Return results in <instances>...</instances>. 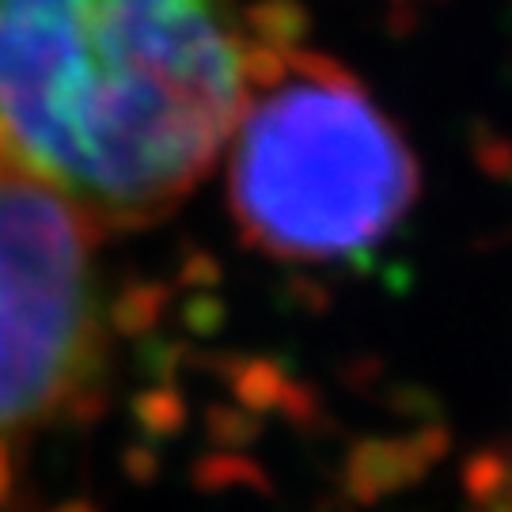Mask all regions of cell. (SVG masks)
Returning a JSON list of instances; mask_svg holds the SVG:
<instances>
[{"label":"cell","instance_id":"6da1fadb","mask_svg":"<svg viewBox=\"0 0 512 512\" xmlns=\"http://www.w3.org/2000/svg\"><path fill=\"white\" fill-rule=\"evenodd\" d=\"M266 4L0 0V160L99 224H148L224 160Z\"/></svg>","mask_w":512,"mask_h":512},{"label":"cell","instance_id":"7a4b0ae2","mask_svg":"<svg viewBox=\"0 0 512 512\" xmlns=\"http://www.w3.org/2000/svg\"><path fill=\"white\" fill-rule=\"evenodd\" d=\"M243 239L277 262H346L387 239L418 202L406 137L338 57L262 8L243 110L224 148Z\"/></svg>","mask_w":512,"mask_h":512},{"label":"cell","instance_id":"3957f363","mask_svg":"<svg viewBox=\"0 0 512 512\" xmlns=\"http://www.w3.org/2000/svg\"><path fill=\"white\" fill-rule=\"evenodd\" d=\"M103 353L88 217L0 160V444L76 403Z\"/></svg>","mask_w":512,"mask_h":512}]
</instances>
